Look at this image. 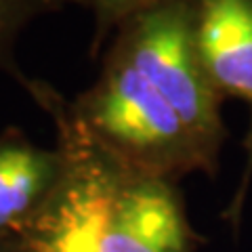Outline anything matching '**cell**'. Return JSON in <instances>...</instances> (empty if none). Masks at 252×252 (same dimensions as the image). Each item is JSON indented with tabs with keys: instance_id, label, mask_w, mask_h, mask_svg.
Returning <instances> with one entry per match:
<instances>
[{
	"instance_id": "cell-4",
	"label": "cell",
	"mask_w": 252,
	"mask_h": 252,
	"mask_svg": "<svg viewBox=\"0 0 252 252\" xmlns=\"http://www.w3.org/2000/svg\"><path fill=\"white\" fill-rule=\"evenodd\" d=\"M193 36L202 67L219 97H233L250 109L244 139L246 168L225 210V219L235 229L252 179V0H193Z\"/></svg>"
},
{
	"instance_id": "cell-3",
	"label": "cell",
	"mask_w": 252,
	"mask_h": 252,
	"mask_svg": "<svg viewBox=\"0 0 252 252\" xmlns=\"http://www.w3.org/2000/svg\"><path fill=\"white\" fill-rule=\"evenodd\" d=\"M109 42L147 76L187 126L208 175L227 139L223 99L202 67L193 36V0H168L124 21Z\"/></svg>"
},
{
	"instance_id": "cell-5",
	"label": "cell",
	"mask_w": 252,
	"mask_h": 252,
	"mask_svg": "<svg viewBox=\"0 0 252 252\" xmlns=\"http://www.w3.org/2000/svg\"><path fill=\"white\" fill-rule=\"evenodd\" d=\"M101 252H195V235L175 181L122 170Z\"/></svg>"
},
{
	"instance_id": "cell-6",
	"label": "cell",
	"mask_w": 252,
	"mask_h": 252,
	"mask_svg": "<svg viewBox=\"0 0 252 252\" xmlns=\"http://www.w3.org/2000/svg\"><path fill=\"white\" fill-rule=\"evenodd\" d=\"M63 175L59 147H40L17 128L0 132V238H23Z\"/></svg>"
},
{
	"instance_id": "cell-2",
	"label": "cell",
	"mask_w": 252,
	"mask_h": 252,
	"mask_svg": "<svg viewBox=\"0 0 252 252\" xmlns=\"http://www.w3.org/2000/svg\"><path fill=\"white\" fill-rule=\"evenodd\" d=\"M23 89L51 116L63 156L59 185L23 235L26 252H101L105 217L124 166L91 137L57 89L32 78Z\"/></svg>"
},
{
	"instance_id": "cell-7",
	"label": "cell",
	"mask_w": 252,
	"mask_h": 252,
	"mask_svg": "<svg viewBox=\"0 0 252 252\" xmlns=\"http://www.w3.org/2000/svg\"><path fill=\"white\" fill-rule=\"evenodd\" d=\"M72 0H0V69L15 78L21 86L28 82V76L15 61V46L32 21L42 15L63 11Z\"/></svg>"
},
{
	"instance_id": "cell-9",
	"label": "cell",
	"mask_w": 252,
	"mask_h": 252,
	"mask_svg": "<svg viewBox=\"0 0 252 252\" xmlns=\"http://www.w3.org/2000/svg\"><path fill=\"white\" fill-rule=\"evenodd\" d=\"M0 252H26L23 238H0Z\"/></svg>"
},
{
	"instance_id": "cell-8",
	"label": "cell",
	"mask_w": 252,
	"mask_h": 252,
	"mask_svg": "<svg viewBox=\"0 0 252 252\" xmlns=\"http://www.w3.org/2000/svg\"><path fill=\"white\" fill-rule=\"evenodd\" d=\"M72 2H78L93 15L94 36L91 55H97L124 21L168 0H72Z\"/></svg>"
},
{
	"instance_id": "cell-1",
	"label": "cell",
	"mask_w": 252,
	"mask_h": 252,
	"mask_svg": "<svg viewBox=\"0 0 252 252\" xmlns=\"http://www.w3.org/2000/svg\"><path fill=\"white\" fill-rule=\"evenodd\" d=\"M69 105L91 137L126 170L175 183L189 172L208 175L175 107L112 42L97 80Z\"/></svg>"
}]
</instances>
